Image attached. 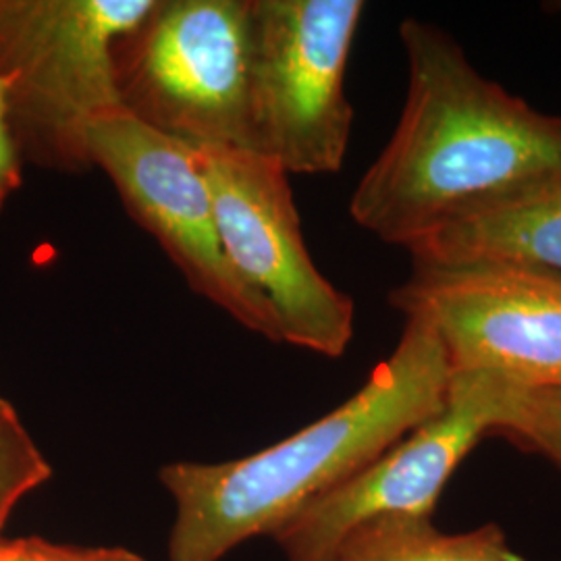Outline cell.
Returning <instances> with one entry per match:
<instances>
[{
  "label": "cell",
  "mask_w": 561,
  "mask_h": 561,
  "mask_svg": "<svg viewBox=\"0 0 561 561\" xmlns=\"http://www.w3.org/2000/svg\"><path fill=\"white\" fill-rule=\"evenodd\" d=\"M422 264H505L561 283V187L408 248Z\"/></svg>",
  "instance_id": "obj_10"
},
{
  "label": "cell",
  "mask_w": 561,
  "mask_h": 561,
  "mask_svg": "<svg viewBox=\"0 0 561 561\" xmlns=\"http://www.w3.org/2000/svg\"><path fill=\"white\" fill-rule=\"evenodd\" d=\"M514 382L451 375L442 410L352 479L301 505L271 533L287 561H327L356 526L379 518H431L463 458L502 431Z\"/></svg>",
  "instance_id": "obj_9"
},
{
  "label": "cell",
  "mask_w": 561,
  "mask_h": 561,
  "mask_svg": "<svg viewBox=\"0 0 561 561\" xmlns=\"http://www.w3.org/2000/svg\"><path fill=\"white\" fill-rule=\"evenodd\" d=\"M327 561H528L497 524L447 535L431 518H379L347 533Z\"/></svg>",
  "instance_id": "obj_11"
},
{
  "label": "cell",
  "mask_w": 561,
  "mask_h": 561,
  "mask_svg": "<svg viewBox=\"0 0 561 561\" xmlns=\"http://www.w3.org/2000/svg\"><path fill=\"white\" fill-rule=\"evenodd\" d=\"M157 0H0V76L23 161L85 173L88 131L121 111L115 44Z\"/></svg>",
  "instance_id": "obj_3"
},
{
  "label": "cell",
  "mask_w": 561,
  "mask_h": 561,
  "mask_svg": "<svg viewBox=\"0 0 561 561\" xmlns=\"http://www.w3.org/2000/svg\"><path fill=\"white\" fill-rule=\"evenodd\" d=\"M442 341L451 375L561 389V283L505 264H422L389 294Z\"/></svg>",
  "instance_id": "obj_8"
},
{
  "label": "cell",
  "mask_w": 561,
  "mask_h": 561,
  "mask_svg": "<svg viewBox=\"0 0 561 561\" xmlns=\"http://www.w3.org/2000/svg\"><path fill=\"white\" fill-rule=\"evenodd\" d=\"M123 111L190 146L252 150L248 0H157L115 44Z\"/></svg>",
  "instance_id": "obj_5"
},
{
  "label": "cell",
  "mask_w": 561,
  "mask_h": 561,
  "mask_svg": "<svg viewBox=\"0 0 561 561\" xmlns=\"http://www.w3.org/2000/svg\"><path fill=\"white\" fill-rule=\"evenodd\" d=\"M408 88L398 127L356 185L350 215L385 243L412 248L561 187V117L481 76L460 44L401 21Z\"/></svg>",
  "instance_id": "obj_1"
},
{
  "label": "cell",
  "mask_w": 561,
  "mask_h": 561,
  "mask_svg": "<svg viewBox=\"0 0 561 561\" xmlns=\"http://www.w3.org/2000/svg\"><path fill=\"white\" fill-rule=\"evenodd\" d=\"M4 401H7V400H4V398H0V405H2V403H4Z\"/></svg>",
  "instance_id": "obj_18"
},
{
  "label": "cell",
  "mask_w": 561,
  "mask_h": 561,
  "mask_svg": "<svg viewBox=\"0 0 561 561\" xmlns=\"http://www.w3.org/2000/svg\"><path fill=\"white\" fill-rule=\"evenodd\" d=\"M503 433L528 443L561 468V391L514 387Z\"/></svg>",
  "instance_id": "obj_13"
},
{
  "label": "cell",
  "mask_w": 561,
  "mask_h": 561,
  "mask_svg": "<svg viewBox=\"0 0 561 561\" xmlns=\"http://www.w3.org/2000/svg\"><path fill=\"white\" fill-rule=\"evenodd\" d=\"M362 0H248L252 150L287 175L341 171L354 108L345 94Z\"/></svg>",
  "instance_id": "obj_4"
},
{
  "label": "cell",
  "mask_w": 561,
  "mask_h": 561,
  "mask_svg": "<svg viewBox=\"0 0 561 561\" xmlns=\"http://www.w3.org/2000/svg\"><path fill=\"white\" fill-rule=\"evenodd\" d=\"M76 561H144L140 556L121 549V547H94L85 549L78 547L76 551Z\"/></svg>",
  "instance_id": "obj_16"
},
{
  "label": "cell",
  "mask_w": 561,
  "mask_h": 561,
  "mask_svg": "<svg viewBox=\"0 0 561 561\" xmlns=\"http://www.w3.org/2000/svg\"><path fill=\"white\" fill-rule=\"evenodd\" d=\"M449 382L437 333L410 317L393 354L327 416L245 458L162 466L159 481L175 503L169 561H219L252 537H271L437 414Z\"/></svg>",
  "instance_id": "obj_2"
},
{
  "label": "cell",
  "mask_w": 561,
  "mask_h": 561,
  "mask_svg": "<svg viewBox=\"0 0 561 561\" xmlns=\"http://www.w3.org/2000/svg\"><path fill=\"white\" fill-rule=\"evenodd\" d=\"M560 391H561V389H560Z\"/></svg>",
  "instance_id": "obj_19"
},
{
  "label": "cell",
  "mask_w": 561,
  "mask_h": 561,
  "mask_svg": "<svg viewBox=\"0 0 561 561\" xmlns=\"http://www.w3.org/2000/svg\"><path fill=\"white\" fill-rule=\"evenodd\" d=\"M556 7H558V11L561 13V2H556Z\"/></svg>",
  "instance_id": "obj_17"
},
{
  "label": "cell",
  "mask_w": 561,
  "mask_h": 561,
  "mask_svg": "<svg viewBox=\"0 0 561 561\" xmlns=\"http://www.w3.org/2000/svg\"><path fill=\"white\" fill-rule=\"evenodd\" d=\"M222 250L271 310L280 343L341 358L354 337V300L322 275L301 236L289 175L254 150L194 146Z\"/></svg>",
  "instance_id": "obj_6"
},
{
  "label": "cell",
  "mask_w": 561,
  "mask_h": 561,
  "mask_svg": "<svg viewBox=\"0 0 561 561\" xmlns=\"http://www.w3.org/2000/svg\"><path fill=\"white\" fill-rule=\"evenodd\" d=\"M53 474L50 463L23 426L15 408L0 405V533L15 505Z\"/></svg>",
  "instance_id": "obj_12"
},
{
  "label": "cell",
  "mask_w": 561,
  "mask_h": 561,
  "mask_svg": "<svg viewBox=\"0 0 561 561\" xmlns=\"http://www.w3.org/2000/svg\"><path fill=\"white\" fill-rule=\"evenodd\" d=\"M88 157L113 181L127 213L161 243L192 291L243 329L280 343L268 306L243 285L222 250L215 202L194 146L121 108L92 123Z\"/></svg>",
  "instance_id": "obj_7"
},
{
  "label": "cell",
  "mask_w": 561,
  "mask_h": 561,
  "mask_svg": "<svg viewBox=\"0 0 561 561\" xmlns=\"http://www.w3.org/2000/svg\"><path fill=\"white\" fill-rule=\"evenodd\" d=\"M11 80L0 76V210L21 187V159L18 141L9 119Z\"/></svg>",
  "instance_id": "obj_14"
},
{
  "label": "cell",
  "mask_w": 561,
  "mask_h": 561,
  "mask_svg": "<svg viewBox=\"0 0 561 561\" xmlns=\"http://www.w3.org/2000/svg\"><path fill=\"white\" fill-rule=\"evenodd\" d=\"M78 547L44 539L0 541V561H76Z\"/></svg>",
  "instance_id": "obj_15"
}]
</instances>
